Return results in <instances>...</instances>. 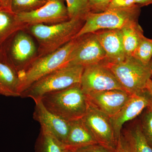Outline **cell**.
I'll use <instances>...</instances> for the list:
<instances>
[{
  "mask_svg": "<svg viewBox=\"0 0 152 152\" xmlns=\"http://www.w3.org/2000/svg\"><path fill=\"white\" fill-rule=\"evenodd\" d=\"M41 100L48 110L68 121L82 119L88 106L80 84L48 93Z\"/></svg>",
  "mask_w": 152,
  "mask_h": 152,
  "instance_id": "6da1fadb",
  "label": "cell"
},
{
  "mask_svg": "<svg viewBox=\"0 0 152 152\" xmlns=\"http://www.w3.org/2000/svg\"><path fill=\"white\" fill-rule=\"evenodd\" d=\"M77 42V38L73 39L56 50L38 58L24 70L18 72L20 95L38 80L69 65L71 54Z\"/></svg>",
  "mask_w": 152,
  "mask_h": 152,
  "instance_id": "7a4b0ae2",
  "label": "cell"
},
{
  "mask_svg": "<svg viewBox=\"0 0 152 152\" xmlns=\"http://www.w3.org/2000/svg\"><path fill=\"white\" fill-rule=\"evenodd\" d=\"M85 23L80 19H70L50 25H32L30 31L39 43L41 56L56 50L75 39Z\"/></svg>",
  "mask_w": 152,
  "mask_h": 152,
  "instance_id": "3957f363",
  "label": "cell"
},
{
  "mask_svg": "<svg viewBox=\"0 0 152 152\" xmlns=\"http://www.w3.org/2000/svg\"><path fill=\"white\" fill-rule=\"evenodd\" d=\"M84 69L82 66L71 65L58 69L33 83L20 97L31 98L36 102L48 93L80 84Z\"/></svg>",
  "mask_w": 152,
  "mask_h": 152,
  "instance_id": "277c9868",
  "label": "cell"
},
{
  "mask_svg": "<svg viewBox=\"0 0 152 152\" xmlns=\"http://www.w3.org/2000/svg\"><path fill=\"white\" fill-rule=\"evenodd\" d=\"M141 8L137 5L125 8L108 9L100 13L89 12L75 38L106 29H121L132 22L138 21Z\"/></svg>",
  "mask_w": 152,
  "mask_h": 152,
  "instance_id": "5b68a950",
  "label": "cell"
},
{
  "mask_svg": "<svg viewBox=\"0 0 152 152\" xmlns=\"http://www.w3.org/2000/svg\"><path fill=\"white\" fill-rule=\"evenodd\" d=\"M110 69L125 91L130 95L146 91L147 82L151 78L150 64L145 65L133 56L122 61L104 63Z\"/></svg>",
  "mask_w": 152,
  "mask_h": 152,
  "instance_id": "8992f818",
  "label": "cell"
},
{
  "mask_svg": "<svg viewBox=\"0 0 152 152\" xmlns=\"http://www.w3.org/2000/svg\"><path fill=\"white\" fill-rule=\"evenodd\" d=\"M15 18L17 22L23 26L55 24L70 20L63 0H48L43 6L35 10L15 14Z\"/></svg>",
  "mask_w": 152,
  "mask_h": 152,
  "instance_id": "52a82bcc",
  "label": "cell"
},
{
  "mask_svg": "<svg viewBox=\"0 0 152 152\" xmlns=\"http://www.w3.org/2000/svg\"><path fill=\"white\" fill-rule=\"evenodd\" d=\"M80 85L85 94L108 90L124 91L111 71L104 64L85 67Z\"/></svg>",
  "mask_w": 152,
  "mask_h": 152,
  "instance_id": "ba28073f",
  "label": "cell"
},
{
  "mask_svg": "<svg viewBox=\"0 0 152 152\" xmlns=\"http://www.w3.org/2000/svg\"><path fill=\"white\" fill-rule=\"evenodd\" d=\"M105 53L94 33L77 38L69 65L85 67L105 63Z\"/></svg>",
  "mask_w": 152,
  "mask_h": 152,
  "instance_id": "9c48e42d",
  "label": "cell"
},
{
  "mask_svg": "<svg viewBox=\"0 0 152 152\" xmlns=\"http://www.w3.org/2000/svg\"><path fill=\"white\" fill-rule=\"evenodd\" d=\"M82 118L99 144L116 151L117 141L110 117L88 104Z\"/></svg>",
  "mask_w": 152,
  "mask_h": 152,
  "instance_id": "30bf717a",
  "label": "cell"
},
{
  "mask_svg": "<svg viewBox=\"0 0 152 152\" xmlns=\"http://www.w3.org/2000/svg\"><path fill=\"white\" fill-rule=\"evenodd\" d=\"M86 95L89 105L111 118L117 113L130 98L124 91L111 90Z\"/></svg>",
  "mask_w": 152,
  "mask_h": 152,
  "instance_id": "8fae6325",
  "label": "cell"
},
{
  "mask_svg": "<svg viewBox=\"0 0 152 152\" xmlns=\"http://www.w3.org/2000/svg\"><path fill=\"white\" fill-rule=\"evenodd\" d=\"M151 99L146 90L145 92L131 95L130 98L117 113L110 118L117 141L121 135L124 124L134 119L149 106Z\"/></svg>",
  "mask_w": 152,
  "mask_h": 152,
  "instance_id": "7c38bea8",
  "label": "cell"
},
{
  "mask_svg": "<svg viewBox=\"0 0 152 152\" xmlns=\"http://www.w3.org/2000/svg\"><path fill=\"white\" fill-rule=\"evenodd\" d=\"M33 118L60 141L65 144L69 129V121L48 110L42 101L35 102Z\"/></svg>",
  "mask_w": 152,
  "mask_h": 152,
  "instance_id": "4fadbf2b",
  "label": "cell"
},
{
  "mask_svg": "<svg viewBox=\"0 0 152 152\" xmlns=\"http://www.w3.org/2000/svg\"><path fill=\"white\" fill-rule=\"evenodd\" d=\"M105 53L106 62L115 63L126 58L121 29L100 30L94 32Z\"/></svg>",
  "mask_w": 152,
  "mask_h": 152,
  "instance_id": "5bb4252c",
  "label": "cell"
},
{
  "mask_svg": "<svg viewBox=\"0 0 152 152\" xmlns=\"http://www.w3.org/2000/svg\"><path fill=\"white\" fill-rule=\"evenodd\" d=\"M36 48L32 39L24 33H19L12 44L11 53L18 72L27 67L28 61L35 54Z\"/></svg>",
  "mask_w": 152,
  "mask_h": 152,
  "instance_id": "9a60e30c",
  "label": "cell"
},
{
  "mask_svg": "<svg viewBox=\"0 0 152 152\" xmlns=\"http://www.w3.org/2000/svg\"><path fill=\"white\" fill-rule=\"evenodd\" d=\"M97 143H99L82 119L69 121V129L65 144L68 148Z\"/></svg>",
  "mask_w": 152,
  "mask_h": 152,
  "instance_id": "2e32d148",
  "label": "cell"
},
{
  "mask_svg": "<svg viewBox=\"0 0 152 152\" xmlns=\"http://www.w3.org/2000/svg\"><path fill=\"white\" fill-rule=\"evenodd\" d=\"M20 85L17 71L11 66L0 61V95L20 97Z\"/></svg>",
  "mask_w": 152,
  "mask_h": 152,
  "instance_id": "e0dca14e",
  "label": "cell"
},
{
  "mask_svg": "<svg viewBox=\"0 0 152 152\" xmlns=\"http://www.w3.org/2000/svg\"><path fill=\"white\" fill-rule=\"evenodd\" d=\"M126 57L132 56L144 37L138 21L132 22L121 29Z\"/></svg>",
  "mask_w": 152,
  "mask_h": 152,
  "instance_id": "ac0fdd59",
  "label": "cell"
},
{
  "mask_svg": "<svg viewBox=\"0 0 152 152\" xmlns=\"http://www.w3.org/2000/svg\"><path fill=\"white\" fill-rule=\"evenodd\" d=\"M36 147L37 152H67L69 150L65 144L42 128Z\"/></svg>",
  "mask_w": 152,
  "mask_h": 152,
  "instance_id": "d6986e66",
  "label": "cell"
},
{
  "mask_svg": "<svg viewBox=\"0 0 152 152\" xmlns=\"http://www.w3.org/2000/svg\"><path fill=\"white\" fill-rule=\"evenodd\" d=\"M124 136L129 142L132 152H152V148L144 136L140 124L134 126Z\"/></svg>",
  "mask_w": 152,
  "mask_h": 152,
  "instance_id": "ffe728a7",
  "label": "cell"
},
{
  "mask_svg": "<svg viewBox=\"0 0 152 152\" xmlns=\"http://www.w3.org/2000/svg\"><path fill=\"white\" fill-rule=\"evenodd\" d=\"M68 15L70 19H80L85 20L90 12L88 0H66Z\"/></svg>",
  "mask_w": 152,
  "mask_h": 152,
  "instance_id": "44dd1931",
  "label": "cell"
},
{
  "mask_svg": "<svg viewBox=\"0 0 152 152\" xmlns=\"http://www.w3.org/2000/svg\"><path fill=\"white\" fill-rule=\"evenodd\" d=\"M23 26L16 20L15 14L12 11L0 8V38L10 33L15 28Z\"/></svg>",
  "mask_w": 152,
  "mask_h": 152,
  "instance_id": "7402d4cb",
  "label": "cell"
},
{
  "mask_svg": "<svg viewBox=\"0 0 152 152\" xmlns=\"http://www.w3.org/2000/svg\"><path fill=\"white\" fill-rule=\"evenodd\" d=\"M132 56L144 64H149L152 58V39L144 36Z\"/></svg>",
  "mask_w": 152,
  "mask_h": 152,
  "instance_id": "603a6c76",
  "label": "cell"
},
{
  "mask_svg": "<svg viewBox=\"0 0 152 152\" xmlns=\"http://www.w3.org/2000/svg\"><path fill=\"white\" fill-rule=\"evenodd\" d=\"M48 0H12L11 10L15 14L35 10L43 6Z\"/></svg>",
  "mask_w": 152,
  "mask_h": 152,
  "instance_id": "cb8c5ba5",
  "label": "cell"
},
{
  "mask_svg": "<svg viewBox=\"0 0 152 152\" xmlns=\"http://www.w3.org/2000/svg\"><path fill=\"white\" fill-rule=\"evenodd\" d=\"M147 109L140 124L147 142L152 148V111L148 107Z\"/></svg>",
  "mask_w": 152,
  "mask_h": 152,
  "instance_id": "d4e9b609",
  "label": "cell"
},
{
  "mask_svg": "<svg viewBox=\"0 0 152 152\" xmlns=\"http://www.w3.org/2000/svg\"><path fill=\"white\" fill-rule=\"evenodd\" d=\"M72 152H115L116 151L110 148L97 143L70 149Z\"/></svg>",
  "mask_w": 152,
  "mask_h": 152,
  "instance_id": "484cf974",
  "label": "cell"
},
{
  "mask_svg": "<svg viewBox=\"0 0 152 152\" xmlns=\"http://www.w3.org/2000/svg\"><path fill=\"white\" fill-rule=\"evenodd\" d=\"M112 0H88L90 12L100 13L106 11Z\"/></svg>",
  "mask_w": 152,
  "mask_h": 152,
  "instance_id": "4316f807",
  "label": "cell"
},
{
  "mask_svg": "<svg viewBox=\"0 0 152 152\" xmlns=\"http://www.w3.org/2000/svg\"><path fill=\"white\" fill-rule=\"evenodd\" d=\"M134 0H112L107 9L125 8L135 5Z\"/></svg>",
  "mask_w": 152,
  "mask_h": 152,
  "instance_id": "83f0119b",
  "label": "cell"
},
{
  "mask_svg": "<svg viewBox=\"0 0 152 152\" xmlns=\"http://www.w3.org/2000/svg\"><path fill=\"white\" fill-rule=\"evenodd\" d=\"M115 152H132L127 140L122 134L117 142Z\"/></svg>",
  "mask_w": 152,
  "mask_h": 152,
  "instance_id": "f1b7e54d",
  "label": "cell"
},
{
  "mask_svg": "<svg viewBox=\"0 0 152 152\" xmlns=\"http://www.w3.org/2000/svg\"><path fill=\"white\" fill-rule=\"evenodd\" d=\"M134 3L137 6L142 7L152 4V0H134Z\"/></svg>",
  "mask_w": 152,
  "mask_h": 152,
  "instance_id": "f546056e",
  "label": "cell"
},
{
  "mask_svg": "<svg viewBox=\"0 0 152 152\" xmlns=\"http://www.w3.org/2000/svg\"><path fill=\"white\" fill-rule=\"evenodd\" d=\"M11 1L12 0H1V7L3 9L12 11L11 7Z\"/></svg>",
  "mask_w": 152,
  "mask_h": 152,
  "instance_id": "4dcf8cb0",
  "label": "cell"
},
{
  "mask_svg": "<svg viewBox=\"0 0 152 152\" xmlns=\"http://www.w3.org/2000/svg\"><path fill=\"white\" fill-rule=\"evenodd\" d=\"M146 90L148 94L149 95L152 101V81L151 79H149L147 82L146 86Z\"/></svg>",
  "mask_w": 152,
  "mask_h": 152,
  "instance_id": "1f68e13d",
  "label": "cell"
},
{
  "mask_svg": "<svg viewBox=\"0 0 152 152\" xmlns=\"http://www.w3.org/2000/svg\"><path fill=\"white\" fill-rule=\"evenodd\" d=\"M150 69H151V73L152 75V58L150 63Z\"/></svg>",
  "mask_w": 152,
  "mask_h": 152,
  "instance_id": "d6a6232c",
  "label": "cell"
},
{
  "mask_svg": "<svg viewBox=\"0 0 152 152\" xmlns=\"http://www.w3.org/2000/svg\"><path fill=\"white\" fill-rule=\"evenodd\" d=\"M148 107L149 108H150L151 109V110L152 111V101L151 100V104H150V105Z\"/></svg>",
  "mask_w": 152,
  "mask_h": 152,
  "instance_id": "836d02e7",
  "label": "cell"
},
{
  "mask_svg": "<svg viewBox=\"0 0 152 152\" xmlns=\"http://www.w3.org/2000/svg\"><path fill=\"white\" fill-rule=\"evenodd\" d=\"M67 152H72V151H71V150H70L69 149V150H68V151Z\"/></svg>",
  "mask_w": 152,
  "mask_h": 152,
  "instance_id": "e575fe53",
  "label": "cell"
},
{
  "mask_svg": "<svg viewBox=\"0 0 152 152\" xmlns=\"http://www.w3.org/2000/svg\"><path fill=\"white\" fill-rule=\"evenodd\" d=\"M151 80L152 81V76L151 78Z\"/></svg>",
  "mask_w": 152,
  "mask_h": 152,
  "instance_id": "d590c367",
  "label": "cell"
}]
</instances>
